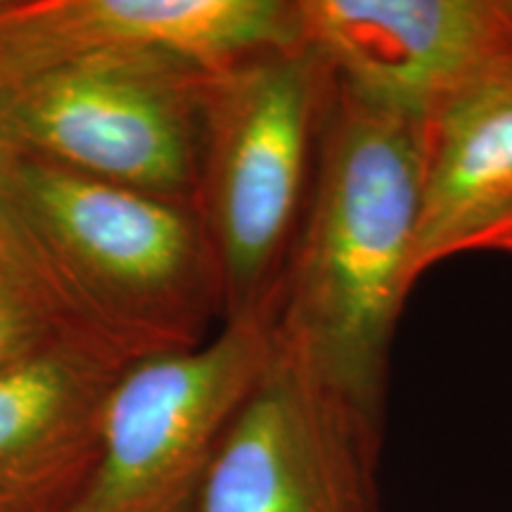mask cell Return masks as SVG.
I'll return each instance as SVG.
<instances>
[{
    "mask_svg": "<svg viewBox=\"0 0 512 512\" xmlns=\"http://www.w3.org/2000/svg\"><path fill=\"white\" fill-rule=\"evenodd\" d=\"M422 124L335 83L316 185L273 323L275 337L380 430L394 332L415 287Z\"/></svg>",
    "mask_w": 512,
    "mask_h": 512,
    "instance_id": "1",
    "label": "cell"
},
{
    "mask_svg": "<svg viewBox=\"0 0 512 512\" xmlns=\"http://www.w3.org/2000/svg\"><path fill=\"white\" fill-rule=\"evenodd\" d=\"M0 207L83 328L126 358L195 349L223 325V287L192 204L0 147Z\"/></svg>",
    "mask_w": 512,
    "mask_h": 512,
    "instance_id": "2",
    "label": "cell"
},
{
    "mask_svg": "<svg viewBox=\"0 0 512 512\" xmlns=\"http://www.w3.org/2000/svg\"><path fill=\"white\" fill-rule=\"evenodd\" d=\"M335 83L309 43L209 74L195 207L219 264L223 325L275 323Z\"/></svg>",
    "mask_w": 512,
    "mask_h": 512,
    "instance_id": "3",
    "label": "cell"
},
{
    "mask_svg": "<svg viewBox=\"0 0 512 512\" xmlns=\"http://www.w3.org/2000/svg\"><path fill=\"white\" fill-rule=\"evenodd\" d=\"M209 74L166 53L57 69L0 95V147L195 207Z\"/></svg>",
    "mask_w": 512,
    "mask_h": 512,
    "instance_id": "4",
    "label": "cell"
},
{
    "mask_svg": "<svg viewBox=\"0 0 512 512\" xmlns=\"http://www.w3.org/2000/svg\"><path fill=\"white\" fill-rule=\"evenodd\" d=\"M273 325H221L195 349L136 358L107 406L98 463L67 512H192L216 448L264 373Z\"/></svg>",
    "mask_w": 512,
    "mask_h": 512,
    "instance_id": "5",
    "label": "cell"
},
{
    "mask_svg": "<svg viewBox=\"0 0 512 512\" xmlns=\"http://www.w3.org/2000/svg\"><path fill=\"white\" fill-rule=\"evenodd\" d=\"M382 434L275 337L192 512H384Z\"/></svg>",
    "mask_w": 512,
    "mask_h": 512,
    "instance_id": "6",
    "label": "cell"
},
{
    "mask_svg": "<svg viewBox=\"0 0 512 512\" xmlns=\"http://www.w3.org/2000/svg\"><path fill=\"white\" fill-rule=\"evenodd\" d=\"M297 43L299 0H0V95L100 57L166 53L221 72Z\"/></svg>",
    "mask_w": 512,
    "mask_h": 512,
    "instance_id": "7",
    "label": "cell"
},
{
    "mask_svg": "<svg viewBox=\"0 0 512 512\" xmlns=\"http://www.w3.org/2000/svg\"><path fill=\"white\" fill-rule=\"evenodd\" d=\"M299 15L342 86L418 119L512 53V0H299Z\"/></svg>",
    "mask_w": 512,
    "mask_h": 512,
    "instance_id": "8",
    "label": "cell"
},
{
    "mask_svg": "<svg viewBox=\"0 0 512 512\" xmlns=\"http://www.w3.org/2000/svg\"><path fill=\"white\" fill-rule=\"evenodd\" d=\"M131 358L69 330L0 373V512H67L98 463L107 406Z\"/></svg>",
    "mask_w": 512,
    "mask_h": 512,
    "instance_id": "9",
    "label": "cell"
},
{
    "mask_svg": "<svg viewBox=\"0 0 512 512\" xmlns=\"http://www.w3.org/2000/svg\"><path fill=\"white\" fill-rule=\"evenodd\" d=\"M467 252L512 254V53L422 124L413 285Z\"/></svg>",
    "mask_w": 512,
    "mask_h": 512,
    "instance_id": "10",
    "label": "cell"
},
{
    "mask_svg": "<svg viewBox=\"0 0 512 512\" xmlns=\"http://www.w3.org/2000/svg\"><path fill=\"white\" fill-rule=\"evenodd\" d=\"M83 328L46 273L5 226L0 233V373L50 342ZM95 335V332H93Z\"/></svg>",
    "mask_w": 512,
    "mask_h": 512,
    "instance_id": "11",
    "label": "cell"
},
{
    "mask_svg": "<svg viewBox=\"0 0 512 512\" xmlns=\"http://www.w3.org/2000/svg\"><path fill=\"white\" fill-rule=\"evenodd\" d=\"M0 233H3V207H0Z\"/></svg>",
    "mask_w": 512,
    "mask_h": 512,
    "instance_id": "12",
    "label": "cell"
}]
</instances>
